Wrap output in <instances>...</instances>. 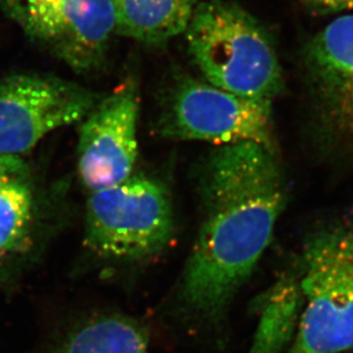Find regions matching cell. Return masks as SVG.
<instances>
[{"mask_svg":"<svg viewBox=\"0 0 353 353\" xmlns=\"http://www.w3.org/2000/svg\"><path fill=\"white\" fill-rule=\"evenodd\" d=\"M160 135L217 147L253 142L274 152L272 105L256 103L192 77L177 80L163 103Z\"/></svg>","mask_w":353,"mask_h":353,"instance_id":"cell-6","label":"cell"},{"mask_svg":"<svg viewBox=\"0 0 353 353\" xmlns=\"http://www.w3.org/2000/svg\"><path fill=\"white\" fill-rule=\"evenodd\" d=\"M304 63L320 130L335 145L353 149V15L316 34Z\"/></svg>","mask_w":353,"mask_h":353,"instance_id":"cell-9","label":"cell"},{"mask_svg":"<svg viewBox=\"0 0 353 353\" xmlns=\"http://www.w3.org/2000/svg\"><path fill=\"white\" fill-rule=\"evenodd\" d=\"M139 116L137 83L127 79L101 97L80 121L77 170L90 194L123 183L133 175L139 154Z\"/></svg>","mask_w":353,"mask_h":353,"instance_id":"cell-8","label":"cell"},{"mask_svg":"<svg viewBox=\"0 0 353 353\" xmlns=\"http://www.w3.org/2000/svg\"><path fill=\"white\" fill-rule=\"evenodd\" d=\"M100 94L70 80L15 74L0 80V156L29 154L48 134L80 123Z\"/></svg>","mask_w":353,"mask_h":353,"instance_id":"cell-7","label":"cell"},{"mask_svg":"<svg viewBox=\"0 0 353 353\" xmlns=\"http://www.w3.org/2000/svg\"><path fill=\"white\" fill-rule=\"evenodd\" d=\"M203 221L180 283L194 319L216 323L270 245L287 203L274 152L253 142L217 147L200 174Z\"/></svg>","mask_w":353,"mask_h":353,"instance_id":"cell-1","label":"cell"},{"mask_svg":"<svg viewBox=\"0 0 353 353\" xmlns=\"http://www.w3.org/2000/svg\"><path fill=\"white\" fill-rule=\"evenodd\" d=\"M297 272L303 311L286 353L353 351V225L332 224L311 234Z\"/></svg>","mask_w":353,"mask_h":353,"instance_id":"cell-3","label":"cell"},{"mask_svg":"<svg viewBox=\"0 0 353 353\" xmlns=\"http://www.w3.org/2000/svg\"><path fill=\"white\" fill-rule=\"evenodd\" d=\"M307 6L319 13H337L352 10L353 0H303Z\"/></svg>","mask_w":353,"mask_h":353,"instance_id":"cell-14","label":"cell"},{"mask_svg":"<svg viewBox=\"0 0 353 353\" xmlns=\"http://www.w3.org/2000/svg\"><path fill=\"white\" fill-rule=\"evenodd\" d=\"M188 48L207 83L256 103L272 105L283 74L267 31L236 3H196L185 30Z\"/></svg>","mask_w":353,"mask_h":353,"instance_id":"cell-2","label":"cell"},{"mask_svg":"<svg viewBox=\"0 0 353 353\" xmlns=\"http://www.w3.org/2000/svg\"><path fill=\"white\" fill-rule=\"evenodd\" d=\"M303 304L299 272H285L261 302L259 321L248 353H286L296 336Z\"/></svg>","mask_w":353,"mask_h":353,"instance_id":"cell-12","label":"cell"},{"mask_svg":"<svg viewBox=\"0 0 353 353\" xmlns=\"http://www.w3.org/2000/svg\"><path fill=\"white\" fill-rule=\"evenodd\" d=\"M50 353H152L143 327L130 316L103 314L74 327Z\"/></svg>","mask_w":353,"mask_h":353,"instance_id":"cell-13","label":"cell"},{"mask_svg":"<svg viewBox=\"0 0 353 353\" xmlns=\"http://www.w3.org/2000/svg\"><path fill=\"white\" fill-rule=\"evenodd\" d=\"M0 10L28 39L78 74L99 70L116 36L111 0H0Z\"/></svg>","mask_w":353,"mask_h":353,"instance_id":"cell-5","label":"cell"},{"mask_svg":"<svg viewBox=\"0 0 353 353\" xmlns=\"http://www.w3.org/2000/svg\"><path fill=\"white\" fill-rule=\"evenodd\" d=\"M173 231L170 194L151 177L133 174L87 199L83 243L102 260L130 263L152 257L166 248Z\"/></svg>","mask_w":353,"mask_h":353,"instance_id":"cell-4","label":"cell"},{"mask_svg":"<svg viewBox=\"0 0 353 353\" xmlns=\"http://www.w3.org/2000/svg\"><path fill=\"white\" fill-rule=\"evenodd\" d=\"M116 36L161 45L184 34L196 0H111Z\"/></svg>","mask_w":353,"mask_h":353,"instance_id":"cell-11","label":"cell"},{"mask_svg":"<svg viewBox=\"0 0 353 353\" xmlns=\"http://www.w3.org/2000/svg\"><path fill=\"white\" fill-rule=\"evenodd\" d=\"M39 228L37 194L24 163L0 156V270L34 250Z\"/></svg>","mask_w":353,"mask_h":353,"instance_id":"cell-10","label":"cell"}]
</instances>
